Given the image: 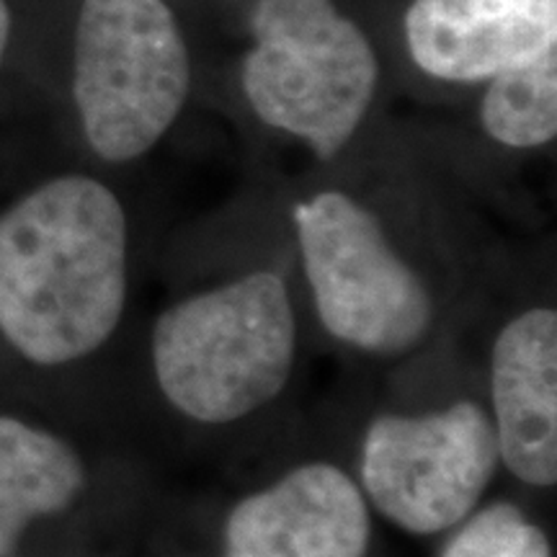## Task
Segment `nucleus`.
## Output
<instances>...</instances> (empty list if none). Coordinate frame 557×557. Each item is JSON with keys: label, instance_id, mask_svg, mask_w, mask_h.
I'll return each instance as SVG.
<instances>
[{"label": "nucleus", "instance_id": "obj_10", "mask_svg": "<svg viewBox=\"0 0 557 557\" xmlns=\"http://www.w3.org/2000/svg\"><path fill=\"white\" fill-rule=\"evenodd\" d=\"M86 465L54 431L0 413V557L16 553L32 521L73 506Z\"/></svg>", "mask_w": 557, "mask_h": 557}, {"label": "nucleus", "instance_id": "obj_1", "mask_svg": "<svg viewBox=\"0 0 557 557\" xmlns=\"http://www.w3.org/2000/svg\"><path fill=\"white\" fill-rule=\"evenodd\" d=\"M127 297V214L99 178H50L0 214V336L18 357H90L120 329Z\"/></svg>", "mask_w": 557, "mask_h": 557}, {"label": "nucleus", "instance_id": "obj_4", "mask_svg": "<svg viewBox=\"0 0 557 557\" xmlns=\"http://www.w3.org/2000/svg\"><path fill=\"white\" fill-rule=\"evenodd\" d=\"M189 90V47L163 0H83L73 99L96 156L143 158L176 124Z\"/></svg>", "mask_w": 557, "mask_h": 557}, {"label": "nucleus", "instance_id": "obj_5", "mask_svg": "<svg viewBox=\"0 0 557 557\" xmlns=\"http://www.w3.org/2000/svg\"><path fill=\"white\" fill-rule=\"evenodd\" d=\"M312 305L333 338L372 357L413 351L434 329V297L372 209L320 191L292 212Z\"/></svg>", "mask_w": 557, "mask_h": 557}, {"label": "nucleus", "instance_id": "obj_6", "mask_svg": "<svg viewBox=\"0 0 557 557\" xmlns=\"http://www.w3.org/2000/svg\"><path fill=\"white\" fill-rule=\"evenodd\" d=\"M500 465L491 413L455 400L429 413H382L361 438L367 504L410 534H438L483 500Z\"/></svg>", "mask_w": 557, "mask_h": 557}, {"label": "nucleus", "instance_id": "obj_3", "mask_svg": "<svg viewBox=\"0 0 557 557\" xmlns=\"http://www.w3.org/2000/svg\"><path fill=\"white\" fill-rule=\"evenodd\" d=\"M243 94L263 124L333 160L364 122L380 83L367 34L333 0H256Z\"/></svg>", "mask_w": 557, "mask_h": 557}, {"label": "nucleus", "instance_id": "obj_2", "mask_svg": "<svg viewBox=\"0 0 557 557\" xmlns=\"http://www.w3.org/2000/svg\"><path fill=\"white\" fill-rule=\"evenodd\" d=\"M297 341L287 282L259 269L160 312L150 336L152 372L173 410L225 426L284 393L297 364Z\"/></svg>", "mask_w": 557, "mask_h": 557}, {"label": "nucleus", "instance_id": "obj_11", "mask_svg": "<svg viewBox=\"0 0 557 557\" xmlns=\"http://www.w3.org/2000/svg\"><path fill=\"white\" fill-rule=\"evenodd\" d=\"M487 137L513 150H532L557 135V45L487 78L480 101Z\"/></svg>", "mask_w": 557, "mask_h": 557}, {"label": "nucleus", "instance_id": "obj_12", "mask_svg": "<svg viewBox=\"0 0 557 557\" xmlns=\"http://www.w3.org/2000/svg\"><path fill=\"white\" fill-rule=\"evenodd\" d=\"M459 524L438 557H553L542 527L506 500L475 508Z\"/></svg>", "mask_w": 557, "mask_h": 557}, {"label": "nucleus", "instance_id": "obj_13", "mask_svg": "<svg viewBox=\"0 0 557 557\" xmlns=\"http://www.w3.org/2000/svg\"><path fill=\"white\" fill-rule=\"evenodd\" d=\"M11 39V11L5 0H0V62L5 58V50H9Z\"/></svg>", "mask_w": 557, "mask_h": 557}, {"label": "nucleus", "instance_id": "obj_9", "mask_svg": "<svg viewBox=\"0 0 557 557\" xmlns=\"http://www.w3.org/2000/svg\"><path fill=\"white\" fill-rule=\"evenodd\" d=\"M406 41L431 78L480 83L557 45V0H413Z\"/></svg>", "mask_w": 557, "mask_h": 557}, {"label": "nucleus", "instance_id": "obj_8", "mask_svg": "<svg viewBox=\"0 0 557 557\" xmlns=\"http://www.w3.org/2000/svg\"><path fill=\"white\" fill-rule=\"evenodd\" d=\"M491 421L500 462L532 487L557 480V312L521 310L491 348Z\"/></svg>", "mask_w": 557, "mask_h": 557}, {"label": "nucleus", "instance_id": "obj_7", "mask_svg": "<svg viewBox=\"0 0 557 557\" xmlns=\"http://www.w3.org/2000/svg\"><path fill=\"white\" fill-rule=\"evenodd\" d=\"M361 485L333 462H305L233 506L225 557H367Z\"/></svg>", "mask_w": 557, "mask_h": 557}]
</instances>
